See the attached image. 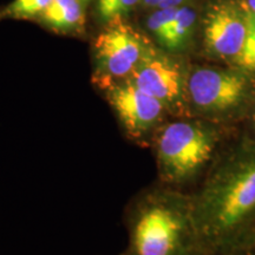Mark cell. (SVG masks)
<instances>
[{
  "instance_id": "1",
  "label": "cell",
  "mask_w": 255,
  "mask_h": 255,
  "mask_svg": "<svg viewBox=\"0 0 255 255\" xmlns=\"http://www.w3.org/2000/svg\"><path fill=\"white\" fill-rule=\"evenodd\" d=\"M213 163L191 194L209 255L247 246L255 235V141L244 139Z\"/></svg>"
},
{
  "instance_id": "2",
  "label": "cell",
  "mask_w": 255,
  "mask_h": 255,
  "mask_svg": "<svg viewBox=\"0 0 255 255\" xmlns=\"http://www.w3.org/2000/svg\"><path fill=\"white\" fill-rule=\"evenodd\" d=\"M128 246L121 255H209L191 194L176 188L142 191L127 210Z\"/></svg>"
},
{
  "instance_id": "3",
  "label": "cell",
  "mask_w": 255,
  "mask_h": 255,
  "mask_svg": "<svg viewBox=\"0 0 255 255\" xmlns=\"http://www.w3.org/2000/svg\"><path fill=\"white\" fill-rule=\"evenodd\" d=\"M219 142L220 131L208 120L165 122L151 142L161 183L178 189L195 180L213 162Z\"/></svg>"
},
{
  "instance_id": "4",
  "label": "cell",
  "mask_w": 255,
  "mask_h": 255,
  "mask_svg": "<svg viewBox=\"0 0 255 255\" xmlns=\"http://www.w3.org/2000/svg\"><path fill=\"white\" fill-rule=\"evenodd\" d=\"M102 90L124 135L138 145H151L157 130L167 122V108L131 78L114 82Z\"/></svg>"
},
{
  "instance_id": "5",
  "label": "cell",
  "mask_w": 255,
  "mask_h": 255,
  "mask_svg": "<svg viewBox=\"0 0 255 255\" xmlns=\"http://www.w3.org/2000/svg\"><path fill=\"white\" fill-rule=\"evenodd\" d=\"M150 46L123 20L107 24L94 41V82L101 89L130 78Z\"/></svg>"
},
{
  "instance_id": "6",
  "label": "cell",
  "mask_w": 255,
  "mask_h": 255,
  "mask_svg": "<svg viewBox=\"0 0 255 255\" xmlns=\"http://www.w3.org/2000/svg\"><path fill=\"white\" fill-rule=\"evenodd\" d=\"M244 73L215 68H196L187 77L188 105L195 113L210 117L225 116L237 110L248 95Z\"/></svg>"
},
{
  "instance_id": "7",
  "label": "cell",
  "mask_w": 255,
  "mask_h": 255,
  "mask_svg": "<svg viewBox=\"0 0 255 255\" xmlns=\"http://www.w3.org/2000/svg\"><path fill=\"white\" fill-rule=\"evenodd\" d=\"M130 78L161 102L169 113L181 114L186 107L187 78L180 64L163 53L150 47Z\"/></svg>"
},
{
  "instance_id": "8",
  "label": "cell",
  "mask_w": 255,
  "mask_h": 255,
  "mask_svg": "<svg viewBox=\"0 0 255 255\" xmlns=\"http://www.w3.org/2000/svg\"><path fill=\"white\" fill-rule=\"evenodd\" d=\"M247 34L246 12L229 2L212 6L203 21V44L210 56L235 59L241 53Z\"/></svg>"
},
{
  "instance_id": "9",
  "label": "cell",
  "mask_w": 255,
  "mask_h": 255,
  "mask_svg": "<svg viewBox=\"0 0 255 255\" xmlns=\"http://www.w3.org/2000/svg\"><path fill=\"white\" fill-rule=\"evenodd\" d=\"M39 19L51 30L58 32L77 30L83 24L81 0H51Z\"/></svg>"
},
{
  "instance_id": "10",
  "label": "cell",
  "mask_w": 255,
  "mask_h": 255,
  "mask_svg": "<svg viewBox=\"0 0 255 255\" xmlns=\"http://www.w3.org/2000/svg\"><path fill=\"white\" fill-rule=\"evenodd\" d=\"M195 21V11L188 6H180L162 46L170 52H178L183 50L193 34Z\"/></svg>"
},
{
  "instance_id": "11",
  "label": "cell",
  "mask_w": 255,
  "mask_h": 255,
  "mask_svg": "<svg viewBox=\"0 0 255 255\" xmlns=\"http://www.w3.org/2000/svg\"><path fill=\"white\" fill-rule=\"evenodd\" d=\"M141 1L142 0H97L96 13L104 24L123 20V18Z\"/></svg>"
},
{
  "instance_id": "12",
  "label": "cell",
  "mask_w": 255,
  "mask_h": 255,
  "mask_svg": "<svg viewBox=\"0 0 255 255\" xmlns=\"http://www.w3.org/2000/svg\"><path fill=\"white\" fill-rule=\"evenodd\" d=\"M51 0H13L0 11V19H31L40 17Z\"/></svg>"
},
{
  "instance_id": "13",
  "label": "cell",
  "mask_w": 255,
  "mask_h": 255,
  "mask_svg": "<svg viewBox=\"0 0 255 255\" xmlns=\"http://www.w3.org/2000/svg\"><path fill=\"white\" fill-rule=\"evenodd\" d=\"M247 34L241 53L235 59L239 68L244 71L255 72V12L247 9Z\"/></svg>"
},
{
  "instance_id": "14",
  "label": "cell",
  "mask_w": 255,
  "mask_h": 255,
  "mask_svg": "<svg viewBox=\"0 0 255 255\" xmlns=\"http://www.w3.org/2000/svg\"><path fill=\"white\" fill-rule=\"evenodd\" d=\"M178 7H167V8H157L148 18L146 26L150 33L156 38L159 45H163L165 38L168 36V32L170 30L171 24L176 14Z\"/></svg>"
},
{
  "instance_id": "15",
  "label": "cell",
  "mask_w": 255,
  "mask_h": 255,
  "mask_svg": "<svg viewBox=\"0 0 255 255\" xmlns=\"http://www.w3.org/2000/svg\"><path fill=\"white\" fill-rule=\"evenodd\" d=\"M186 0H142L144 7L149 8H167V7H180Z\"/></svg>"
},
{
  "instance_id": "16",
  "label": "cell",
  "mask_w": 255,
  "mask_h": 255,
  "mask_svg": "<svg viewBox=\"0 0 255 255\" xmlns=\"http://www.w3.org/2000/svg\"><path fill=\"white\" fill-rule=\"evenodd\" d=\"M216 255H255V247H242Z\"/></svg>"
},
{
  "instance_id": "17",
  "label": "cell",
  "mask_w": 255,
  "mask_h": 255,
  "mask_svg": "<svg viewBox=\"0 0 255 255\" xmlns=\"http://www.w3.org/2000/svg\"><path fill=\"white\" fill-rule=\"evenodd\" d=\"M248 7H250L251 11L255 12V0H247Z\"/></svg>"
},
{
  "instance_id": "18",
  "label": "cell",
  "mask_w": 255,
  "mask_h": 255,
  "mask_svg": "<svg viewBox=\"0 0 255 255\" xmlns=\"http://www.w3.org/2000/svg\"><path fill=\"white\" fill-rule=\"evenodd\" d=\"M245 247H255V235L253 237V239H252V240L248 242V245L247 246H245ZM242 248V247H241Z\"/></svg>"
},
{
  "instance_id": "19",
  "label": "cell",
  "mask_w": 255,
  "mask_h": 255,
  "mask_svg": "<svg viewBox=\"0 0 255 255\" xmlns=\"http://www.w3.org/2000/svg\"><path fill=\"white\" fill-rule=\"evenodd\" d=\"M253 124H254V128H255V110H254V113H253Z\"/></svg>"
},
{
  "instance_id": "20",
  "label": "cell",
  "mask_w": 255,
  "mask_h": 255,
  "mask_svg": "<svg viewBox=\"0 0 255 255\" xmlns=\"http://www.w3.org/2000/svg\"><path fill=\"white\" fill-rule=\"evenodd\" d=\"M81 1H84L85 2V1H89V0H81Z\"/></svg>"
}]
</instances>
